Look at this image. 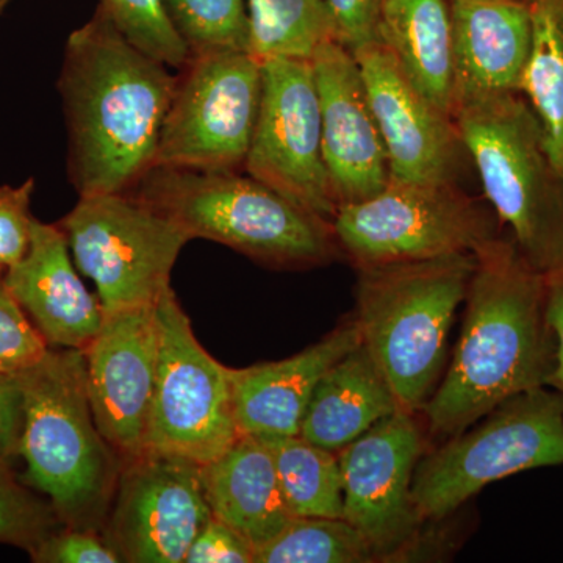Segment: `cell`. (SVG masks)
<instances>
[{
  "instance_id": "cell-1",
  "label": "cell",
  "mask_w": 563,
  "mask_h": 563,
  "mask_svg": "<svg viewBox=\"0 0 563 563\" xmlns=\"http://www.w3.org/2000/svg\"><path fill=\"white\" fill-rule=\"evenodd\" d=\"M476 254L453 362L422 407L432 439L448 440L520 393L550 387L558 343L547 317V276L514 240Z\"/></svg>"
},
{
  "instance_id": "cell-2",
  "label": "cell",
  "mask_w": 563,
  "mask_h": 563,
  "mask_svg": "<svg viewBox=\"0 0 563 563\" xmlns=\"http://www.w3.org/2000/svg\"><path fill=\"white\" fill-rule=\"evenodd\" d=\"M174 85L168 66L125 38L101 5L70 33L58 91L80 196L131 192L154 168Z\"/></svg>"
},
{
  "instance_id": "cell-3",
  "label": "cell",
  "mask_w": 563,
  "mask_h": 563,
  "mask_svg": "<svg viewBox=\"0 0 563 563\" xmlns=\"http://www.w3.org/2000/svg\"><path fill=\"white\" fill-rule=\"evenodd\" d=\"M16 376L24 407L25 484L46 496L66 528L98 531L106 523L122 461L92 417L84 351L49 347Z\"/></svg>"
},
{
  "instance_id": "cell-4",
  "label": "cell",
  "mask_w": 563,
  "mask_h": 563,
  "mask_svg": "<svg viewBox=\"0 0 563 563\" xmlns=\"http://www.w3.org/2000/svg\"><path fill=\"white\" fill-rule=\"evenodd\" d=\"M131 192L191 240L224 244L273 268L328 265L342 252L331 221L236 172L154 166Z\"/></svg>"
},
{
  "instance_id": "cell-5",
  "label": "cell",
  "mask_w": 563,
  "mask_h": 563,
  "mask_svg": "<svg viewBox=\"0 0 563 563\" xmlns=\"http://www.w3.org/2000/svg\"><path fill=\"white\" fill-rule=\"evenodd\" d=\"M474 266L476 254H455L357 268L362 343L407 412H421L439 387L448 336Z\"/></svg>"
},
{
  "instance_id": "cell-6",
  "label": "cell",
  "mask_w": 563,
  "mask_h": 563,
  "mask_svg": "<svg viewBox=\"0 0 563 563\" xmlns=\"http://www.w3.org/2000/svg\"><path fill=\"white\" fill-rule=\"evenodd\" d=\"M453 118L485 196L536 272L563 269V173L544 150L542 124L521 95L463 103Z\"/></svg>"
},
{
  "instance_id": "cell-7",
  "label": "cell",
  "mask_w": 563,
  "mask_h": 563,
  "mask_svg": "<svg viewBox=\"0 0 563 563\" xmlns=\"http://www.w3.org/2000/svg\"><path fill=\"white\" fill-rule=\"evenodd\" d=\"M563 465V393H520L421 457L412 496L422 523L446 520L488 484Z\"/></svg>"
},
{
  "instance_id": "cell-8",
  "label": "cell",
  "mask_w": 563,
  "mask_h": 563,
  "mask_svg": "<svg viewBox=\"0 0 563 563\" xmlns=\"http://www.w3.org/2000/svg\"><path fill=\"white\" fill-rule=\"evenodd\" d=\"M58 228L103 313L157 303L190 235L132 192L80 196Z\"/></svg>"
},
{
  "instance_id": "cell-9",
  "label": "cell",
  "mask_w": 563,
  "mask_h": 563,
  "mask_svg": "<svg viewBox=\"0 0 563 563\" xmlns=\"http://www.w3.org/2000/svg\"><path fill=\"white\" fill-rule=\"evenodd\" d=\"M332 229L357 268L474 254L498 239L493 217L457 184L396 179L373 198L340 206Z\"/></svg>"
},
{
  "instance_id": "cell-10",
  "label": "cell",
  "mask_w": 563,
  "mask_h": 563,
  "mask_svg": "<svg viewBox=\"0 0 563 563\" xmlns=\"http://www.w3.org/2000/svg\"><path fill=\"white\" fill-rule=\"evenodd\" d=\"M158 357L144 451L203 465L242 433L233 368L209 354L173 288L157 303Z\"/></svg>"
},
{
  "instance_id": "cell-11",
  "label": "cell",
  "mask_w": 563,
  "mask_h": 563,
  "mask_svg": "<svg viewBox=\"0 0 563 563\" xmlns=\"http://www.w3.org/2000/svg\"><path fill=\"white\" fill-rule=\"evenodd\" d=\"M262 99V63L251 52L192 55L176 77L154 166L239 172Z\"/></svg>"
},
{
  "instance_id": "cell-12",
  "label": "cell",
  "mask_w": 563,
  "mask_h": 563,
  "mask_svg": "<svg viewBox=\"0 0 563 563\" xmlns=\"http://www.w3.org/2000/svg\"><path fill=\"white\" fill-rule=\"evenodd\" d=\"M244 169L291 202L332 222L339 210L325 169L312 63H262V99Z\"/></svg>"
},
{
  "instance_id": "cell-13",
  "label": "cell",
  "mask_w": 563,
  "mask_h": 563,
  "mask_svg": "<svg viewBox=\"0 0 563 563\" xmlns=\"http://www.w3.org/2000/svg\"><path fill=\"white\" fill-rule=\"evenodd\" d=\"M211 517L198 463L144 451L122 462L103 537L122 562L184 563Z\"/></svg>"
},
{
  "instance_id": "cell-14",
  "label": "cell",
  "mask_w": 563,
  "mask_h": 563,
  "mask_svg": "<svg viewBox=\"0 0 563 563\" xmlns=\"http://www.w3.org/2000/svg\"><path fill=\"white\" fill-rule=\"evenodd\" d=\"M422 451L415 413L398 409L336 453L343 518L368 540L377 561H402L424 525L412 496Z\"/></svg>"
},
{
  "instance_id": "cell-15",
  "label": "cell",
  "mask_w": 563,
  "mask_h": 563,
  "mask_svg": "<svg viewBox=\"0 0 563 563\" xmlns=\"http://www.w3.org/2000/svg\"><path fill=\"white\" fill-rule=\"evenodd\" d=\"M157 303L107 313L84 350L92 417L122 462L144 453L157 374Z\"/></svg>"
},
{
  "instance_id": "cell-16",
  "label": "cell",
  "mask_w": 563,
  "mask_h": 563,
  "mask_svg": "<svg viewBox=\"0 0 563 563\" xmlns=\"http://www.w3.org/2000/svg\"><path fill=\"white\" fill-rule=\"evenodd\" d=\"M354 57L387 150L390 179L455 184L465 147L454 118L410 84L383 44L363 47Z\"/></svg>"
},
{
  "instance_id": "cell-17",
  "label": "cell",
  "mask_w": 563,
  "mask_h": 563,
  "mask_svg": "<svg viewBox=\"0 0 563 563\" xmlns=\"http://www.w3.org/2000/svg\"><path fill=\"white\" fill-rule=\"evenodd\" d=\"M325 169L340 206L373 198L390 180L387 150L357 58L335 41L312 57Z\"/></svg>"
},
{
  "instance_id": "cell-18",
  "label": "cell",
  "mask_w": 563,
  "mask_h": 563,
  "mask_svg": "<svg viewBox=\"0 0 563 563\" xmlns=\"http://www.w3.org/2000/svg\"><path fill=\"white\" fill-rule=\"evenodd\" d=\"M74 265L62 229L35 218L31 246L3 272V280L51 347L84 351L98 335L106 313Z\"/></svg>"
},
{
  "instance_id": "cell-19",
  "label": "cell",
  "mask_w": 563,
  "mask_h": 563,
  "mask_svg": "<svg viewBox=\"0 0 563 563\" xmlns=\"http://www.w3.org/2000/svg\"><path fill=\"white\" fill-rule=\"evenodd\" d=\"M453 29V113L459 106L523 95L531 52L528 0H448Z\"/></svg>"
},
{
  "instance_id": "cell-20",
  "label": "cell",
  "mask_w": 563,
  "mask_h": 563,
  "mask_svg": "<svg viewBox=\"0 0 563 563\" xmlns=\"http://www.w3.org/2000/svg\"><path fill=\"white\" fill-rule=\"evenodd\" d=\"M361 343V328L352 317L299 354L284 361L233 368L240 433L299 435L303 413L321 377Z\"/></svg>"
},
{
  "instance_id": "cell-21",
  "label": "cell",
  "mask_w": 563,
  "mask_h": 563,
  "mask_svg": "<svg viewBox=\"0 0 563 563\" xmlns=\"http://www.w3.org/2000/svg\"><path fill=\"white\" fill-rule=\"evenodd\" d=\"M211 515L236 529L255 548L292 520L268 444L242 433L217 459L199 465Z\"/></svg>"
},
{
  "instance_id": "cell-22",
  "label": "cell",
  "mask_w": 563,
  "mask_h": 563,
  "mask_svg": "<svg viewBox=\"0 0 563 563\" xmlns=\"http://www.w3.org/2000/svg\"><path fill=\"white\" fill-rule=\"evenodd\" d=\"M398 409L401 407L387 377L361 343L321 377L303 413L299 435L340 453Z\"/></svg>"
},
{
  "instance_id": "cell-23",
  "label": "cell",
  "mask_w": 563,
  "mask_h": 563,
  "mask_svg": "<svg viewBox=\"0 0 563 563\" xmlns=\"http://www.w3.org/2000/svg\"><path fill=\"white\" fill-rule=\"evenodd\" d=\"M379 43L410 84L453 117L454 57L448 0H385Z\"/></svg>"
},
{
  "instance_id": "cell-24",
  "label": "cell",
  "mask_w": 563,
  "mask_h": 563,
  "mask_svg": "<svg viewBox=\"0 0 563 563\" xmlns=\"http://www.w3.org/2000/svg\"><path fill=\"white\" fill-rule=\"evenodd\" d=\"M532 40L523 95L542 124L544 150L563 173V0H528Z\"/></svg>"
},
{
  "instance_id": "cell-25",
  "label": "cell",
  "mask_w": 563,
  "mask_h": 563,
  "mask_svg": "<svg viewBox=\"0 0 563 563\" xmlns=\"http://www.w3.org/2000/svg\"><path fill=\"white\" fill-rule=\"evenodd\" d=\"M268 444L292 517L343 518L339 455L301 435L258 437Z\"/></svg>"
},
{
  "instance_id": "cell-26",
  "label": "cell",
  "mask_w": 563,
  "mask_h": 563,
  "mask_svg": "<svg viewBox=\"0 0 563 563\" xmlns=\"http://www.w3.org/2000/svg\"><path fill=\"white\" fill-rule=\"evenodd\" d=\"M250 52L263 63L272 58L312 60L322 44L333 41L325 0H246Z\"/></svg>"
},
{
  "instance_id": "cell-27",
  "label": "cell",
  "mask_w": 563,
  "mask_h": 563,
  "mask_svg": "<svg viewBox=\"0 0 563 563\" xmlns=\"http://www.w3.org/2000/svg\"><path fill=\"white\" fill-rule=\"evenodd\" d=\"M368 562H377L372 544L344 518H292L254 553V563Z\"/></svg>"
},
{
  "instance_id": "cell-28",
  "label": "cell",
  "mask_w": 563,
  "mask_h": 563,
  "mask_svg": "<svg viewBox=\"0 0 563 563\" xmlns=\"http://www.w3.org/2000/svg\"><path fill=\"white\" fill-rule=\"evenodd\" d=\"M173 27L192 55L250 52L246 0H163Z\"/></svg>"
},
{
  "instance_id": "cell-29",
  "label": "cell",
  "mask_w": 563,
  "mask_h": 563,
  "mask_svg": "<svg viewBox=\"0 0 563 563\" xmlns=\"http://www.w3.org/2000/svg\"><path fill=\"white\" fill-rule=\"evenodd\" d=\"M99 5L125 38L155 60L176 69L190 60L163 0H101Z\"/></svg>"
},
{
  "instance_id": "cell-30",
  "label": "cell",
  "mask_w": 563,
  "mask_h": 563,
  "mask_svg": "<svg viewBox=\"0 0 563 563\" xmlns=\"http://www.w3.org/2000/svg\"><path fill=\"white\" fill-rule=\"evenodd\" d=\"M60 523L49 503L33 495L14 477L0 472V543L31 553Z\"/></svg>"
},
{
  "instance_id": "cell-31",
  "label": "cell",
  "mask_w": 563,
  "mask_h": 563,
  "mask_svg": "<svg viewBox=\"0 0 563 563\" xmlns=\"http://www.w3.org/2000/svg\"><path fill=\"white\" fill-rule=\"evenodd\" d=\"M49 347L11 295L3 280V269H0V374L14 376L25 372L38 363Z\"/></svg>"
},
{
  "instance_id": "cell-32",
  "label": "cell",
  "mask_w": 563,
  "mask_h": 563,
  "mask_svg": "<svg viewBox=\"0 0 563 563\" xmlns=\"http://www.w3.org/2000/svg\"><path fill=\"white\" fill-rule=\"evenodd\" d=\"M35 180L29 179L20 187H0V269L5 272L20 262L31 246V201Z\"/></svg>"
},
{
  "instance_id": "cell-33",
  "label": "cell",
  "mask_w": 563,
  "mask_h": 563,
  "mask_svg": "<svg viewBox=\"0 0 563 563\" xmlns=\"http://www.w3.org/2000/svg\"><path fill=\"white\" fill-rule=\"evenodd\" d=\"M36 563H120L121 558L95 529L51 532L31 551Z\"/></svg>"
},
{
  "instance_id": "cell-34",
  "label": "cell",
  "mask_w": 563,
  "mask_h": 563,
  "mask_svg": "<svg viewBox=\"0 0 563 563\" xmlns=\"http://www.w3.org/2000/svg\"><path fill=\"white\" fill-rule=\"evenodd\" d=\"M385 0H325L333 41L354 54L379 43Z\"/></svg>"
},
{
  "instance_id": "cell-35",
  "label": "cell",
  "mask_w": 563,
  "mask_h": 563,
  "mask_svg": "<svg viewBox=\"0 0 563 563\" xmlns=\"http://www.w3.org/2000/svg\"><path fill=\"white\" fill-rule=\"evenodd\" d=\"M255 547L232 526L211 517L184 563H254Z\"/></svg>"
},
{
  "instance_id": "cell-36",
  "label": "cell",
  "mask_w": 563,
  "mask_h": 563,
  "mask_svg": "<svg viewBox=\"0 0 563 563\" xmlns=\"http://www.w3.org/2000/svg\"><path fill=\"white\" fill-rule=\"evenodd\" d=\"M22 390L16 374H0V472H11L13 463L21 457Z\"/></svg>"
},
{
  "instance_id": "cell-37",
  "label": "cell",
  "mask_w": 563,
  "mask_h": 563,
  "mask_svg": "<svg viewBox=\"0 0 563 563\" xmlns=\"http://www.w3.org/2000/svg\"><path fill=\"white\" fill-rule=\"evenodd\" d=\"M547 317L558 343V361L550 388L563 393V269L547 276Z\"/></svg>"
},
{
  "instance_id": "cell-38",
  "label": "cell",
  "mask_w": 563,
  "mask_h": 563,
  "mask_svg": "<svg viewBox=\"0 0 563 563\" xmlns=\"http://www.w3.org/2000/svg\"><path fill=\"white\" fill-rule=\"evenodd\" d=\"M11 0H0V16H2L3 11H5L7 7H9Z\"/></svg>"
}]
</instances>
